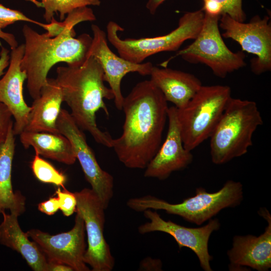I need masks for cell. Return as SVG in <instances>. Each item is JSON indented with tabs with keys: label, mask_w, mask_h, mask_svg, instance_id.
<instances>
[{
	"label": "cell",
	"mask_w": 271,
	"mask_h": 271,
	"mask_svg": "<svg viewBox=\"0 0 271 271\" xmlns=\"http://www.w3.org/2000/svg\"><path fill=\"white\" fill-rule=\"evenodd\" d=\"M167 102L151 80L139 82L124 97L122 132L113 139L112 148L126 168L145 169L158 151L168 119Z\"/></svg>",
	"instance_id": "1"
},
{
	"label": "cell",
	"mask_w": 271,
	"mask_h": 271,
	"mask_svg": "<svg viewBox=\"0 0 271 271\" xmlns=\"http://www.w3.org/2000/svg\"><path fill=\"white\" fill-rule=\"evenodd\" d=\"M90 19L85 8L75 9L61 23L65 27L63 30L54 37L47 33L39 34L27 25L24 26L25 51L21 67L26 74L28 91L34 100L40 96L42 88L47 82L48 72L55 64L65 62L67 65L76 66L85 60L92 38L87 34L74 38V27Z\"/></svg>",
	"instance_id": "2"
},
{
	"label": "cell",
	"mask_w": 271,
	"mask_h": 271,
	"mask_svg": "<svg viewBox=\"0 0 271 271\" xmlns=\"http://www.w3.org/2000/svg\"><path fill=\"white\" fill-rule=\"evenodd\" d=\"M56 81L62 91L63 101L71 109L77 125L87 131L98 144L112 148L113 139L108 131L99 129L96 113L100 109L109 112L104 99H113L110 88L104 83V72L98 61L87 56L79 65L58 67Z\"/></svg>",
	"instance_id": "3"
},
{
	"label": "cell",
	"mask_w": 271,
	"mask_h": 271,
	"mask_svg": "<svg viewBox=\"0 0 271 271\" xmlns=\"http://www.w3.org/2000/svg\"><path fill=\"white\" fill-rule=\"evenodd\" d=\"M262 123L255 102L231 97L209 138L212 162L222 165L246 154Z\"/></svg>",
	"instance_id": "4"
},
{
	"label": "cell",
	"mask_w": 271,
	"mask_h": 271,
	"mask_svg": "<svg viewBox=\"0 0 271 271\" xmlns=\"http://www.w3.org/2000/svg\"><path fill=\"white\" fill-rule=\"evenodd\" d=\"M243 199V186L239 182L228 180L218 191L210 193L199 187L196 194L180 203L173 204L148 195L131 198L127 206L137 212L147 209L162 210L167 213L179 216L198 225L204 223L226 208L239 205Z\"/></svg>",
	"instance_id": "5"
},
{
	"label": "cell",
	"mask_w": 271,
	"mask_h": 271,
	"mask_svg": "<svg viewBox=\"0 0 271 271\" xmlns=\"http://www.w3.org/2000/svg\"><path fill=\"white\" fill-rule=\"evenodd\" d=\"M231 96L227 85L202 86L177 117L184 147L192 151L210 138Z\"/></svg>",
	"instance_id": "6"
},
{
	"label": "cell",
	"mask_w": 271,
	"mask_h": 271,
	"mask_svg": "<svg viewBox=\"0 0 271 271\" xmlns=\"http://www.w3.org/2000/svg\"><path fill=\"white\" fill-rule=\"evenodd\" d=\"M204 12L201 10L185 13L179 19L178 27L166 35L151 38L122 39L118 32L123 29L110 21L106 26L107 39L119 55L134 63H141L148 57L161 52L177 51L187 40H194L203 23Z\"/></svg>",
	"instance_id": "7"
},
{
	"label": "cell",
	"mask_w": 271,
	"mask_h": 271,
	"mask_svg": "<svg viewBox=\"0 0 271 271\" xmlns=\"http://www.w3.org/2000/svg\"><path fill=\"white\" fill-rule=\"evenodd\" d=\"M220 16H212L205 13L202 28L194 42L178 51L175 55L161 65L166 67L170 60L181 56L189 63L206 65L215 76L222 78L244 67L245 55L243 52L231 51L221 37L219 29Z\"/></svg>",
	"instance_id": "8"
},
{
	"label": "cell",
	"mask_w": 271,
	"mask_h": 271,
	"mask_svg": "<svg viewBox=\"0 0 271 271\" xmlns=\"http://www.w3.org/2000/svg\"><path fill=\"white\" fill-rule=\"evenodd\" d=\"M74 194L77 200L76 212L84 220L87 236L88 247L84 261L93 271H111L115 260L104 236L105 209L91 189L84 188Z\"/></svg>",
	"instance_id": "9"
},
{
	"label": "cell",
	"mask_w": 271,
	"mask_h": 271,
	"mask_svg": "<svg viewBox=\"0 0 271 271\" xmlns=\"http://www.w3.org/2000/svg\"><path fill=\"white\" fill-rule=\"evenodd\" d=\"M269 17H252L249 22L236 21L222 14L219 26L224 31L222 36L238 43L242 51L256 56L250 61L252 72L260 75L271 70V25Z\"/></svg>",
	"instance_id": "10"
},
{
	"label": "cell",
	"mask_w": 271,
	"mask_h": 271,
	"mask_svg": "<svg viewBox=\"0 0 271 271\" xmlns=\"http://www.w3.org/2000/svg\"><path fill=\"white\" fill-rule=\"evenodd\" d=\"M56 126L59 132L70 141L87 181L106 209L113 195V177L100 167L85 134L67 110L61 109Z\"/></svg>",
	"instance_id": "11"
},
{
	"label": "cell",
	"mask_w": 271,
	"mask_h": 271,
	"mask_svg": "<svg viewBox=\"0 0 271 271\" xmlns=\"http://www.w3.org/2000/svg\"><path fill=\"white\" fill-rule=\"evenodd\" d=\"M76 213L74 225L67 232L51 235L32 229L26 233L37 244L47 259L66 264L74 271H89L84 261L86 250L84 222L81 215Z\"/></svg>",
	"instance_id": "12"
},
{
	"label": "cell",
	"mask_w": 271,
	"mask_h": 271,
	"mask_svg": "<svg viewBox=\"0 0 271 271\" xmlns=\"http://www.w3.org/2000/svg\"><path fill=\"white\" fill-rule=\"evenodd\" d=\"M145 218L149 221L138 227L140 234L160 231L172 236L180 249L185 247L192 250L199 260L205 271H212L210 261L212 256L208 251V242L211 234L218 230L220 224L217 219H211L208 223L197 228L182 226L171 220H164L156 211L147 209L143 211Z\"/></svg>",
	"instance_id": "13"
},
{
	"label": "cell",
	"mask_w": 271,
	"mask_h": 271,
	"mask_svg": "<svg viewBox=\"0 0 271 271\" xmlns=\"http://www.w3.org/2000/svg\"><path fill=\"white\" fill-rule=\"evenodd\" d=\"M91 30L93 37L87 56L94 57L100 64L104 81L108 83L113 93L115 107L122 110L124 99L121 90L122 78L130 72L150 75L154 66L150 62L134 63L117 56L108 47L105 32L95 24L91 25Z\"/></svg>",
	"instance_id": "14"
},
{
	"label": "cell",
	"mask_w": 271,
	"mask_h": 271,
	"mask_svg": "<svg viewBox=\"0 0 271 271\" xmlns=\"http://www.w3.org/2000/svg\"><path fill=\"white\" fill-rule=\"evenodd\" d=\"M168 129L164 142L145 168L144 177L160 180L174 172L187 168L193 161L191 151L183 145L177 117V108L169 107Z\"/></svg>",
	"instance_id": "15"
},
{
	"label": "cell",
	"mask_w": 271,
	"mask_h": 271,
	"mask_svg": "<svg viewBox=\"0 0 271 271\" xmlns=\"http://www.w3.org/2000/svg\"><path fill=\"white\" fill-rule=\"evenodd\" d=\"M259 215L267 225L260 235H236L232 247L228 250L229 270H243L249 267L258 271H267L271 267V216L265 208H260Z\"/></svg>",
	"instance_id": "16"
},
{
	"label": "cell",
	"mask_w": 271,
	"mask_h": 271,
	"mask_svg": "<svg viewBox=\"0 0 271 271\" xmlns=\"http://www.w3.org/2000/svg\"><path fill=\"white\" fill-rule=\"evenodd\" d=\"M24 51V44L12 49L9 68L0 79V102L7 106L14 118L13 132L15 136L24 130L31 109L23 96V84L27 75L22 70L21 63Z\"/></svg>",
	"instance_id": "17"
},
{
	"label": "cell",
	"mask_w": 271,
	"mask_h": 271,
	"mask_svg": "<svg viewBox=\"0 0 271 271\" xmlns=\"http://www.w3.org/2000/svg\"><path fill=\"white\" fill-rule=\"evenodd\" d=\"M63 101L61 88L55 79L48 78L40 95L34 100L25 131L59 133L56 126Z\"/></svg>",
	"instance_id": "18"
},
{
	"label": "cell",
	"mask_w": 271,
	"mask_h": 271,
	"mask_svg": "<svg viewBox=\"0 0 271 271\" xmlns=\"http://www.w3.org/2000/svg\"><path fill=\"white\" fill-rule=\"evenodd\" d=\"M150 75L166 100L178 109L184 106L202 86L193 74L167 67L153 66Z\"/></svg>",
	"instance_id": "19"
},
{
	"label": "cell",
	"mask_w": 271,
	"mask_h": 271,
	"mask_svg": "<svg viewBox=\"0 0 271 271\" xmlns=\"http://www.w3.org/2000/svg\"><path fill=\"white\" fill-rule=\"evenodd\" d=\"M3 220L0 224V243L20 253L35 271H47V259L37 244L31 241L19 225L18 215L5 211L2 213Z\"/></svg>",
	"instance_id": "20"
},
{
	"label": "cell",
	"mask_w": 271,
	"mask_h": 271,
	"mask_svg": "<svg viewBox=\"0 0 271 271\" xmlns=\"http://www.w3.org/2000/svg\"><path fill=\"white\" fill-rule=\"evenodd\" d=\"M13 125L5 141L0 145V214L6 210L18 216L25 211V197L14 192L12 184V167L15 149Z\"/></svg>",
	"instance_id": "21"
},
{
	"label": "cell",
	"mask_w": 271,
	"mask_h": 271,
	"mask_svg": "<svg viewBox=\"0 0 271 271\" xmlns=\"http://www.w3.org/2000/svg\"><path fill=\"white\" fill-rule=\"evenodd\" d=\"M20 136L23 147H32L36 154L69 165L76 160L70 141L61 133L24 130Z\"/></svg>",
	"instance_id": "22"
},
{
	"label": "cell",
	"mask_w": 271,
	"mask_h": 271,
	"mask_svg": "<svg viewBox=\"0 0 271 271\" xmlns=\"http://www.w3.org/2000/svg\"><path fill=\"white\" fill-rule=\"evenodd\" d=\"M42 7L45 9L44 18L50 23L54 13L59 12L60 19L63 20L66 14L74 10L88 6H99L100 0H41Z\"/></svg>",
	"instance_id": "23"
},
{
	"label": "cell",
	"mask_w": 271,
	"mask_h": 271,
	"mask_svg": "<svg viewBox=\"0 0 271 271\" xmlns=\"http://www.w3.org/2000/svg\"><path fill=\"white\" fill-rule=\"evenodd\" d=\"M31 168L35 177L41 182L65 188L66 176L40 155L35 154L31 162Z\"/></svg>",
	"instance_id": "24"
},
{
	"label": "cell",
	"mask_w": 271,
	"mask_h": 271,
	"mask_svg": "<svg viewBox=\"0 0 271 271\" xmlns=\"http://www.w3.org/2000/svg\"><path fill=\"white\" fill-rule=\"evenodd\" d=\"M18 21H26L39 25L44 28L45 24L26 16L21 12L7 8L0 4V29Z\"/></svg>",
	"instance_id": "25"
},
{
	"label": "cell",
	"mask_w": 271,
	"mask_h": 271,
	"mask_svg": "<svg viewBox=\"0 0 271 271\" xmlns=\"http://www.w3.org/2000/svg\"><path fill=\"white\" fill-rule=\"evenodd\" d=\"M61 191L58 187L56 194L59 202V209L66 216H70L76 212L77 200L74 193H72L65 188Z\"/></svg>",
	"instance_id": "26"
},
{
	"label": "cell",
	"mask_w": 271,
	"mask_h": 271,
	"mask_svg": "<svg viewBox=\"0 0 271 271\" xmlns=\"http://www.w3.org/2000/svg\"><path fill=\"white\" fill-rule=\"evenodd\" d=\"M222 6V14H226L237 21L244 22L246 18L242 9V0H215Z\"/></svg>",
	"instance_id": "27"
},
{
	"label": "cell",
	"mask_w": 271,
	"mask_h": 271,
	"mask_svg": "<svg viewBox=\"0 0 271 271\" xmlns=\"http://www.w3.org/2000/svg\"><path fill=\"white\" fill-rule=\"evenodd\" d=\"M12 116L7 106L0 102V145L5 141L10 128L13 125Z\"/></svg>",
	"instance_id": "28"
},
{
	"label": "cell",
	"mask_w": 271,
	"mask_h": 271,
	"mask_svg": "<svg viewBox=\"0 0 271 271\" xmlns=\"http://www.w3.org/2000/svg\"><path fill=\"white\" fill-rule=\"evenodd\" d=\"M38 209L48 215L54 214L59 209L58 197H50L48 200L42 202L38 205Z\"/></svg>",
	"instance_id": "29"
},
{
	"label": "cell",
	"mask_w": 271,
	"mask_h": 271,
	"mask_svg": "<svg viewBox=\"0 0 271 271\" xmlns=\"http://www.w3.org/2000/svg\"><path fill=\"white\" fill-rule=\"evenodd\" d=\"M202 8L205 14L212 16H220L222 14V6L215 0H203Z\"/></svg>",
	"instance_id": "30"
},
{
	"label": "cell",
	"mask_w": 271,
	"mask_h": 271,
	"mask_svg": "<svg viewBox=\"0 0 271 271\" xmlns=\"http://www.w3.org/2000/svg\"><path fill=\"white\" fill-rule=\"evenodd\" d=\"M162 263L160 259L148 257L144 258L140 265V270H162Z\"/></svg>",
	"instance_id": "31"
},
{
	"label": "cell",
	"mask_w": 271,
	"mask_h": 271,
	"mask_svg": "<svg viewBox=\"0 0 271 271\" xmlns=\"http://www.w3.org/2000/svg\"><path fill=\"white\" fill-rule=\"evenodd\" d=\"M47 271H73V268L63 263L47 259Z\"/></svg>",
	"instance_id": "32"
},
{
	"label": "cell",
	"mask_w": 271,
	"mask_h": 271,
	"mask_svg": "<svg viewBox=\"0 0 271 271\" xmlns=\"http://www.w3.org/2000/svg\"><path fill=\"white\" fill-rule=\"evenodd\" d=\"M9 51L4 47H1L0 52V77L4 74V70L9 65L10 57Z\"/></svg>",
	"instance_id": "33"
},
{
	"label": "cell",
	"mask_w": 271,
	"mask_h": 271,
	"mask_svg": "<svg viewBox=\"0 0 271 271\" xmlns=\"http://www.w3.org/2000/svg\"><path fill=\"white\" fill-rule=\"evenodd\" d=\"M0 38L5 41L10 45L11 49H13L18 46L15 36L12 34L3 32L2 29H0Z\"/></svg>",
	"instance_id": "34"
},
{
	"label": "cell",
	"mask_w": 271,
	"mask_h": 271,
	"mask_svg": "<svg viewBox=\"0 0 271 271\" xmlns=\"http://www.w3.org/2000/svg\"><path fill=\"white\" fill-rule=\"evenodd\" d=\"M166 0H148L146 8L152 15H154L158 7Z\"/></svg>",
	"instance_id": "35"
}]
</instances>
